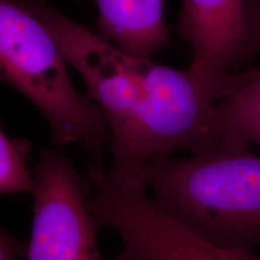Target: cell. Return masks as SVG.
Wrapping results in <instances>:
<instances>
[{
    "label": "cell",
    "instance_id": "2",
    "mask_svg": "<svg viewBox=\"0 0 260 260\" xmlns=\"http://www.w3.org/2000/svg\"><path fill=\"white\" fill-rule=\"evenodd\" d=\"M67 64L52 32L22 0H0V82L37 107L58 146L99 152L109 142L105 119L75 88Z\"/></svg>",
    "mask_w": 260,
    "mask_h": 260
},
{
    "label": "cell",
    "instance_id": "9",
    "mask_svg": "<svg viewBox=\"0 0 260 260\" xmlns=\"http://www.w3.org/2000/svg\"><path fill=\"white\" fill-rule=\"evenodd\" d=\"M247 21L255 47H260V0H247Z\"/></svg>",
    "mask_w": 260,
    "mask_h": 260
},
{
    "label": "cell",
    "instance_id": "7",
    "mask_svg": "<svg viewBox=\"0 0 260 260\" xmlns=\"http://www.w3.org/2000/svg\"><path fill=\"white\" fill-rule=\"evenodd\" d=\"M29 145L9 138L0 128V195L32 194L34 176L28 168Z\"/></svg>",
    "mask_w": 260,
    "mask_h": 260
},
{
    "label": "cell",
    "instance_id": "5",
    "mask_svg": "<svg viewBox=\"0 0 260 260\" xmlns=\"http://www.w3.org/2000/svg\"><path fill=\"white\" fill-rule=\"evenodd\" d=\"M177 32L190 47L191 67L214 76L232 73L256 48L247 0H183Z\"/></svg>",
    "mask_w": 260,
    "mask_h": 260
},
{
    "label": "cell",
    "instance_id": "4",
    "mask_svg": "<svg viewBox=\"0 0 260 260\" xmlns=\"http://www.w3.org/2000/svg\"><path fill=\"white\" fill-rule=\"evenodd\" d=\"M34 206L24 260H104L102 223L90 207L92 187L61 149L44 151L32 170Z\"/></svg>",
    "mask_w": 260,
    "mask_h": 260
},
{
    "label": "cell",
    "instance_id": "8",
    "mask_svg": "<svg viewBox=\"0 0 260 260\" xmlns=\"http://www.w3.org/2000/svg\"><path fill=\"white\" fill-rule=\"evenodd\" d=\"M25 246L14 236L0 230V260H18L23 258Z\"/></svg>",
    "mask_w": 260,
    "mask_h": 260
},
{
    "label": "cell",
    "instance_id": "3",
    "mask_svg": "<svg viewBox=\"0 0 260 260\" xmlns=\"http://www.w3.org/2000/svg\"><path fill=\"white\" fill-rule=\"evenodd\" d=\"M88 176L93 213L121 240L115 260H260L256 252L214 245L165 213L149 195L142 170L117 175L93 165Z\"/></svg>",
    "mask_w": 260,
    "mask_h": 260
},
{
    "label": "cell",
    "instance_id": "1",
    "mask_svg": "<svg viewBox=\"0 0 260 260\" xmlns=\"http://www.w3.org/2000/svg\"><path fill=\"white\" fill-rule=\"evenodd\" d=\"M142 172L154 203L199 236L230 249H260V154L249 146L158 158Z\"/></svg>",
    "mask_w": 260,
    "mask_h": 260
},
{
    "label": "cell",
    "instance_id": "6",
    "mask_svg": "<svg viewBox=\"0 0 260 260\" xmlns=\"http://www.w3.org/2000/svg\"><path fill=\"white\" fill-rule=\"evenodd\" d=\"M90 2L98 10V32L122 51L136 57L152 58L170 46L164 0Z\"/></svg>",
    "mask_w": 260,
    "mask_h": 260
}]
</instances>
